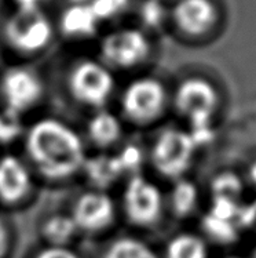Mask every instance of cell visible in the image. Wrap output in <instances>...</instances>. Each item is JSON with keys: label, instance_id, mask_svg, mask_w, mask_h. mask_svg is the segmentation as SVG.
<instances>
[{"label": "cell", "instance_id": "obj_1", "mask_svg": "<svg viewBox=\"0 0 256 258\" xmlns=\"http://www.w3.org/2000/svg\"><path fill=\"white\" fill-rule=\"evenodd\" d=\"M26 151L39 173L50 179H65L83 169L86 151L81 138L66 123L46 117L26 136Z\"/></svg>", "mask_w": 256, "mask_h": 258}, {"label": "cell", "instance_id": "obj_2", "mask_svg": "<svg viewBox=\"0 0 256 258\" xmlns=\"http://www.w3.org/2000/svg\"><path fill=\"white\" fill-rule=\"evenodd\" d=\"M174 108L186 121V130L200 149L216 137V121L222 111V94L211 80L192 76L182 80L174 93Z\"/></svg>", "mask_w": 256, "mask_h": 258}, {"label": "cell", "instance_id": "obj_3", "mask_svg": "<svg viewBox=\"0 0 256 258\" xmlns=\"http://www.w3.org/2000/svg\"><path fill=\"white\" fill-rule=\"evenodd\" d=\"M201 151L185 127H167L154 140L150 151L157 173L169 181L188 177Z\"/></svg>", "mask_w": 256, "mask_h": 258}, {"label": "cell", "instance_id": "obj_4", "mask_svg": "<svg viewBox=\"0 0 256 258\" xmlns=\"http://www.w3.org/2000/svg\"><path fill=\"white\" fill-rule=\"evenodd\" d=\"M5 36L17 51L36 53L51 42V21L42 9H17L6 22Z\"/></svg>", "mask_w": 256, "mask_h": 258}, {"label": "cell", "instance_id": "obj_5", "mask_svg": "<svg viewBox=\"0 0 256 258\" xmlns=\"http://www.w3.org/2000/svg\"><path fill=\"white\" fill-rule=\"evenodd\" d=\"M168 106L164 85L153 78H141L127 86L121 97V108L128 119L146 124L157 120Z\"/></svg>", "mask_w": 256, "mask_h": 258}, {"label": "cell", "instance_id": "obj_6", "mask_svg": "<svg viewBox=\"0 0 256 258\" xmlns=\"http://www.w3.org/2000/svg\"><path fill=\"white\" fill-rule=\"evenodd\" d=\"M69 89L74 98L84 105L102 108L112 97L115 79L106 65L84 59L76 63L69 75Z\"/></svg>", "mask_w": 256, "mask_h": 258}, {"label": "cell", "instance_id": "obj_7", "mask_svg": "<svg viewBox=\"0 0 256 258\" xmlns=\"http://www.w3.org/2000/svg\"><path fill=\"white\" fill-rule=\"evenodd\" d=\"M123 201L127 217L141 227H150L160 221L167 207L165 195L160 186L142 174L130 177Z\"/></svg>", "mask_w": 256, "mask_h": 258}, {"label": "cell", "instance_id": "obj_8", "mask_svg": "<svg viewBox=\"0 0 256 258\" xmlns=\"http://www.w3.org/2000/svg\"><path fill=\"white\" fill-rule=\"evenodd\" d=\"M150 53V43L138 29H119L109 33L101 43L105 62L119 68H132L143 62Z\"/></svg>", "mask_w": 256, "mask_h": 258}, {"label": "cell", "instance_id": "obj_9", "mask_svg": "<svg viewBox=\"0 0 256 258\" xmlns=\"http://www.w3.org/2000/svg\"><path fill=\"white\" fill-rule=\"evenodd\" d=\"M241 207L207 203V209L200 216V233L211 246L229 247L242 236L240 227Z\"/></svg>", "mask_w": 256, "mask_h": 258}, {"label": "cell", "instance_id": "obj_10", "mask_svg": "<svg viewBox=\"0 0 256 258\" xmlns=\"http://www.w3.org/2000/svg\"><path fill=\"white\" fill-rule=\"evenodd\" d=\"M2 94L6 108L22 113L42 98L43 82L31 69L11 68L2 79Z\"/></svg>", "mask_w": 256, "mask_h": 258}, {"label": "cell", "instance_id": "obj_11", "mask_svg": "<svg viewBox=\"0 0 256 258\" xmlns=\"http://www.w3.org/2000/svg\"><path fill=\"white\" fill-rule=\"evenodd\" d=\"M74 222L78 229L87 232H98L109 227L116 216L115 203L104 190L86 192L74 203Z\"/></svg>", "mask_w": 256, "mask_h": 258}, {"label": "cell", "instance_id": "obj_12", "mask_svg": "<svg viewBox=\"0 0 256 258\" xmlns=\"http://www.w3.org/2000/svg\"><path fill=\"white\" fill-rule=\"evenodd\" d=\"M32 188V175L21 159L5 156L0 159V199L16 203L24 199Z\"/></svg>", "mask_w": 256, "mask_h": 258}, {"label": "cell", "instance_id": "obj_13", "mask_svg": "<svg viewBox=\"0 0 256 258\" xmlns=\"http://www.w3.org/2000/svg\"><path fill=\"white\" fill-rule=\"evenodd\" d=\"M246 182L244 175L233 170H222L215 174L207 186L208 203L241 207L245 199Z\"/></svg>", "mask_w": 256, "mask_h": 258}, {"label": "cell", "instance_id": "obj_14", "mask_svg": "<svg viewBox=\"0 0 256 258\" xmlns=\"http://www.w3.org/2000/svg\"><path fill=\"white\" fill-rule=\"evenodd\" d=\"M203 189L194 179L189 177L175 179L173 186L165 196L168 209L179 220H188L197 216V211L203 206Z\"/></svg>", "mask_w": 256, "mask_h": 258}, {"label": "cell", "instance_id": "obj_15", "mask_svg": "<svg viewBox=\"0 0 256 258\" xmlns=\"http://www.w3.org/2000/svg\"><path fill=\"white\" fill-rule=\"evenodd\" d=\"M100 18L95 13L91 0H73L61 16V28L74 39L94 36L100 27Z\"/></svg>", "mask_w": 256, "mask_h": 258}, {"label": "cell", "instance_id": "obj_16", "mask_svg": "<svg viewBox=\"0 0 256 258\" xmlns=\"http://www.w3.org/2000/svg\"><path fill=\"white\" fill-rule=\"evenodd\" d=\"M215 7L209 0H181L175 6L174 17L183 32L200 35L215 21Z\"/></svg>", "mask_w": 256, "mask_h": 258}, {"label": "cell", "instance_id": "obj_17", "mask_svg": "<svg viewBox=\"0 0 256 258\" xmlns=\"http://www.w3.org/2000/svg\"><path fill=\"white\" fill-rule=\"evenodd\" d=\"M164 258H212V246L200 232H178L165 244Z\"/></svg>", "mask_w": 256, "mask_h": 258}, {"label": "cell", "instance_id": "obj_18", "mask_svg": "<svg viewBox=\"0 0 256 258\" xmlns=\"http://www.w3.org/2000/svg\"><path fill=\"white\" fill-rule=\"evenodd\" d=\"M83 169L90 182L100 188V190L113 185L123 175L115 155H98L86 159Z\"/></svg>", "mask_w": 256, "mask_h": 258}, {"label": "cell", "instance_id": "obj_19", "mask_svg": "<svg viewBox=\"0 0 256 258\" xmlns=\"http://www.w3.org/2000/svg\"><path fill=\"white\" fill-rule=\"evenodd\" d=\"M87 132L91 141L100 147H110L121 137L120 119L109 111L101 109L89 121Z\"/></svg>", "mask_w": 256, "mask_h": 258}, {"label": "cell", "instance_id": "obj_20", "mask_svg": "<svg viewBox=\"0 0 256 258\" xmlns=\"http://www.w3.org/2000/svg\"><path fill=\"white\" fill-rule=\"evenodd\" d=\"M78 231L73 217L68 214H55L48 218L43 225V233L47 237L51 246H61L72 240V237Z\"/></svg>", "mask_w": 256, "mask_h": 258}, {"label": "cell", "instance_id": "obj_21", "mask_svg": "<svg viewBox=\"0 0 256 258\" xmlns=\"http://www.w3.org/2000/svg\"><path fill=\"white\" fill-rule=\"evenodd\" d=\"M104 258H160L149 244L136 237H120L109 244Z\"/></svg>", "mask_w": 256, "mask_h": 258}, {"label": "cell", "instance_id": "obj_22", "mask_svg": "<svg viewBox=\"0 0 256 258\" xmlns=\"http://www.w3.org/2000/svg\"><path fill=\"white\" fill-rule=\"evenodd\" d=\"M117 159V163L120 166V170L123 175L128 174L130 177L136 175L141 171V167L145 162V153L141 147L135 144H127L119 151V153L115 155Z\"/></svg>", "mask_w": 256, "mask_h": 258}, {"label": "cell", "instance_id": "obj_23", "mask_svg": "<svg viewBox=\"0 0 256 258\" xmlns=\"http://www.w3.org/2000/svg\"><path fill=\"white\" fill-rule=\"evenodd\" d=\"M24 132L21 113L5 108L0 111V144H11Z\"/></svg>", "mask_w": 256, "mask_h": 258}, {"label": "cell", "instance_id": "obj_24", "mask_svg": "<svg viewBox=\"0 0 256 258\" xmlns=\"http://www.w3.org/2000/svg\"><path fill=\"white\" fill-rule=\"evenodd\" d=\"M91 5L94 7L100 21L102 22L120 16L128 7L130 0H91Z\"/></svg>", "mask_w": 256, "mask_h": 258}, {"label": "cell", "instance_id": "obj_25", "mask_svg": "<svg viewBox=\"0 0 256 258\" xmlns=\"http://www.w3.org/2000/svg\"><path fill=\"white\" fill-rule=\"evenodd\" d=\"M240 227L242 236L252 237L256 242V195L241 206Z\"/></svg>", "mask_w": 256, "mask_h": 258}, {"label": "cell", "instance_id": "obj_26", "mask_svg": "<svg viewBox=\"0 0 256 258\" xmlns=\"http://www.w3.org/2000/svg\"><path fill=\"white\" fill-rule=\"evenodd\" d=\"M142 17H143V20L149 25H157L162 20V17H164V10H162L161 5L158 2L150 0V2H147V3L143 5Z\"/></svg>", "mask_w": 256, "mask_h": 258}, {"label": "cell", "instance_id": "obj_27", "mask_svg": "<svg viewBox=\"0 0 256 258\" xmlns=\"http://www.w3.org/2000/svg\"><path fill=\"white\" fill-rule=\"evenodd\" d=\"M36 258H80L76 253L61 246H50L37 254Z\"/></svg>", "mask_w": 256, "mask_h": 258}, {"label": "cell", "instance_id": "obj_28", "mask_svg": "<svg viewBox=\"0 0 256 258\" xmlns=\"http://www.w3.org/2000/svg\"><path fill=\"white\" fill-rule=\"evenodd\" d=\"M9 244H10V232L6 222L0 218V258L7 253Z\"/></svg>", "mask_w": 256, "mask_h": 258}, {"label": "cell", "instance_id": "obj_29", "mask_svg": "<svg viewBox=\"0 0 256 258\" xmlns=\"http://www.w3.org/2000/svg\"><path fill=\"white\" fill-rule=\"evenodd\" d=\"M244 178H245L246 186L255 190L256 195V156L248 164L245 174H244Z\"/></svg>", "mask_w": 256, "mask_h": 258}, {"label": "cell", "instance_id": "obj_30", "mask_svg": "<svg viewBox=\"0 0 256 258\" xmlns=\"http://www.w3.org/2000/svg\"><path fill=\"white\" fill-rule=\"evenodd\" d=\"M17 9H42L46 0H14Z\"/></svg>", "mask_w": 256, "mask_h": 258}, {"label": "cell", "instance_id": "obj_31", "mask_svg": "<svg viewBox=\"0 0 256 258\" xmlns=\"http://www.w3.org/2000/svg\"><path fill=\"white\" fill-rule=\"evenodd\" d=\"M220 258H251L249 257V254L248 255H242V254H238V253H229V254H225L223 257Z\"/></svg>", "mask_w": 256, "mask_h": 258}, {"label": "cell", "instance_id": "obj_32", "mask_svg": "<svg viewBox=\"0 0 256 258\" xmlns=\"http://www.w3.org/2000/svg\"><path fill=\"white\" fill-rule=\"evenodd\" d=\"M249 257H251V258H256V246H255V248H253V251H252V253L249 254Z\"/></svg>", "mask_w": 256, "mask_h": 258}]
</instances>
